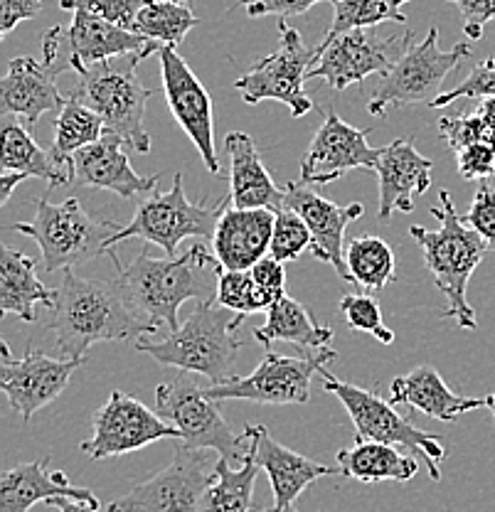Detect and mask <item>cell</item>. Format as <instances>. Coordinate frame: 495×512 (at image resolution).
I'll return each mask as SVG.
<instances>
[{
    "instance_id": "6da1fadb",
    "label": "cell",
    "mask_w": 495,
    "mask_h": 512,
    "mask_svg": "<svg viewBox=\"0 0 495 512\" xmlns=\"http://www.w3.org/2000/svg\"><path fill=\"white\" fill-rule=\"evenodd\" d=\"M116 264V284L133 311L156 328H180L178 311L185 301H217L220 279L225 274L220 259L205 244L195 242L188 252L156 259L143 249L129 266L119 261L116 252L109 254Z\"/></svg>"
},
{
    "instance_id": "7a4b0ae2",
    "label": "cell",
    "mask_w": 495,
    "mask_h": 512,
    "mask_svg": "<svg viewBox=\"0 0 495 512\" xmlns=\"http://www.w3.org/2000/svg\"><path fill=\"white\" fill-rule=\"evenodd\" d=\"M50 328L57 335V350L65 360H84L89 348L111 340L156 335L158 328L143 320L126 301L116 281H99L62 271L57 306Z\"/></svg>"
},
{
    "instance_id": "3957f363",
    "label": "cell",
    "mask_w": 495,
    "mask_h": 512,
    "mask_svg": "<svg viewBox=\"0 0 495 512\" xmlns=\"http://www.w3.org/2000/svg\"><path fill=\"white\" fill-rule=\"evenodd\" d=\"M439 202V207H431V215L439 217V229L412 224L409 234L422 247L424 264H427L429 274L434 276L436 288L449 301L441 318H454L461 330H476V313L466 298L468 281L491 247L456 212L449 190L439 192Z\"/></svg>"
},
{
    "instance_id": "277c9868",
    "label": "cell",
    "mask_w": 495,
    "mask_h": 512,
    "mask_svg": "<svg viewBox=\"0 0 495 512\" xmlns=\"http://www.w3.org/2000/svg\"><path fill=\"white\" fill-rule=\"evenodd\" d=\"M249 316L222 308L217 301L198 303L190 318L165 338H138L136 350L151 355L158 365L175 367L188 375H202L212 384L230 380L237 352L244 348L237 338Z\"/></svg>"
},
{
    "instance_id": "5b68a950",
    "label": "cell",
    "mask_w": 495,
    "mask_h": 512,
    "mask_svg": "<svg viewBox=\"0 0 495 512\" xmlns=\"http://www.w3.org/2000/svg\"><path fill=\"white\" fill-rule=\"evenodd\" d=\"M35 220L13 224V232L25 234L40 247L42 269L67 271L109 254V239L119 232L114 222L94 220L77 197L52 205L45 197L35 200Z\"/></svg>"
},
{
    "instance_id": "8992f818",
    "label": "cell",
    "mask_w": 495,
    "mask_h": 512,
    "mask_svg": "<svg viewBox=\"0 0 495 512\" xmlns=\"http://www.w3.org/2000/svg\"><path fill=\"white\" fill-rule=\"evenodd\" d=\"M163 47L146 40L143 35L129 28L99 18V15L77 10L72 15V23L57 25L47 30L42 42V57L52 74L77 72L84 74L99 64L111 62L114 57H151L161 52Z\"/></svg>"
},
{
    "instance_id": "52a82bcc",
    "label": "cell",
    "mask_w": 495,
    "mask_h": 512,
    "mask_svg": "<svg viewBox=\"0 0 495 512\" xmlns=\"http://www.w3.org/2000/svg\"><path fill=\"white\" fill-rule=\"evenodd\" d=\"M230 197L217 205L205 202H190L183 188V175H175L173 188L168 192H156L138 202L131 222L124 224L114 237L109 239V254L114 247L126 239H143L148 244L161 247L165 256H178V244L183 239H212L220 217L225 215Z\"/></svg>"
},
{
    "instance_id": "ba28073f",
    "label": "cell",
    "mask_w": 495,
    "mask_h": 512,
    "mask_svg": "<svg viewBox=\"0 0 495 512\" xmlns=\"http://www.w3.org/2000/svg\"><path fill=\"white\" fill-rule=\"evenodd\" d=\"M468 57H471L468 42H459L454 50L444 52L439 47V30L431 28L422 42H414L402 60L390 72L382 74L367 101V111L372 116H385L390 109H402V106H429L444 94L446 77Z\"/></svg>"
},
{
    "instance_id": "9c48e42d",
    "label": "cell",
    "mask_w": 495,
    "mask_h": 512,
    "mask_svg": "<svg viewBox=\"0 0 495 512\" xmlns=\"http://www.w3.org/2000/svg\"><path fill=\"white\" fill-rule=\"evenodd\" d=\"M318 375L323 377V389L340 399L345 412L350 414L355 426V441H377V444L402 446L412 453H422L429 466L431 480H441V461L446 458V446L441 436L419 429L412 421L385 402L377 392L355 387V384L338 380L323 367Z\"/></svg>"
},
{
    "instance_id": "30bf717a",
    "label": "cell",
    "mask_w": 495,
    "mask_h": 512,
    "mask_svg": "<svg viewBox=\"0 0 495 512\" xmlns=\"http://www.w3.org/2000/svg\"><path fill=\"white\" fill-rule=\"evenodd\" d=\"M156 412L178 429L188 448L215 451L230 463L242 466L252 446L244 434H234L222 416L220 402L198 387L193 377L183 375L156 387Z\"/></svg>"
},
{
    "instance_id": "8fae6325",
    "label": "cell",
    "mask_w": 495,
    "mask_h": 512,
    "mask_svg": "<svg viewBox=\"0 0 495 512\" xmlns=\"http://www.w3.org/2000/svg\"><path fill=\"white\" fill-rule=\"evenodd\" d=\"M141 62L143 57H131L126 69H114L111 62L99 64V67L79 74L77 89L72 96L97 111L104 121L106 133L119 136L131 151L148 153L151 136L143 126V119H146L151 89L143 87L141 79L136 77V67Z\"/></svg>"
},
{
    "instance_id": "7c38bea8",
    "label": "cell",
    "mask_w": 495,
    "mask_h": 512,
    "mask_svg": "<svg viewBox=\"0 0 495 512\" xmlns=\"http://www.w3.org/2000/svg\"><path fill=\"white\" fill-rule=\"evenodd\" d=\"M217 461L202 448L180 446L170 466L133 485L124 498L109 503L106 512H200L207 490L215 483Z\"/></svg>"
},
{
    "instance_id": "4fadbf2b",
    "label": "cell",
    "mask_w": 495,
    "mask_h": 512,
    "mask_svg": "<svg viewBox=\"0 0 495 512\" xmlns=\"http://www.w3.org/2000/svg\"><path fill=\"white\" fill-rule=\"evenodd\" d=\"M279 37V50L254 64L234 82V87L242 94L244 104L279 101L289 106L294 119H303L308 111H313V101L303 84L308 79V69L316 62V47L311 50L303 45L301 32L291 28L286 20H279Z\"/></svg>"
},
{
    "instance_id": "5bb4252c",
    "label": "cell",
    "mask_w": 495,
    "mask_h": 512,
    "mask_svg": "<svg viewBox=\"0 0 495 512\" xmlns=\"http://www.w3.org/2000/svg\"><path fill=\"white\" fill-rule=\"evenodd\" d=\"M338 352L323 348L301 355H279L266 350L262 365L247 377H230L205 387L217 402L225 399H247L257 404H306L311 399V380Z\"/></svg>"
},
{
    "instance_id": "9a60e30c",
    "label": "cell",
    "mask_w": 495,
    "mask_h": 512,
    "mask_svg": "<svg viewBox=\"0 0 495 512\" xmlns=\"http://www.w3.org/2000/svg\"><path fill=\"white\" fill-rule=\"evenodd\" d=\"M414 32L380 37L370 28L350 30L335 37L330 45L316 47V62L308 69V79H323L330 89L343 92L350 84L365 82L372 74H387L414 45Z\"/></svg>"
},
{
    "instance_id": "2e32d148",
    "label": "cell",
    "mask_w": 495,
    "mask_h": 512,
    "mask_svg": "<svg viewBox=\"0 0 495 512\" xmlns=\"http://www.w3.org/2000/svg\"><path fill=\"white\" fill-rule=\"evenodd\" d=\"M94 436L82 441L79 448L94 461L146 448L163 439H180L178 429L163 419L158 412H151L143 402L129 397L126 392H111L109 402L97 409L92 416Z\"/></svg>"
},
{
    "instance_id": "e0dca14e",
    "label": "cell",
    "mask_w": 495,
    "mask_h": 512,
    "mask_svg": "<svg viewBox=\"0 0 495 512\" xmlns=\"http://www.w3.org/2000/svg\"><path fill=\"white\" fill-rule=\"evenodd\" d=\"M158 57H161L165 101L175 124L188 133L205 168L212 175H220L222 165L215 151V111H212L210 94L175 47H163Z\"/></svg>"
},
{
    "instance_id": "ac0fdd59",
    "label": "cell",
    "mask_w": 495,
    "mask_h": 512,
    "mask_svg": "<svg viewBox=\"0 0 495 512\" xmlns=\"http://www.w3.org/2000/svg\"><path fill=\"white\" fill-rule=\"evenodd\" d=\"M3 362H0V387L8 394V404L15 414L30 421L33 416L55 402L67 389L69 377L82 367L84 360H65L50 357L45 352L28 348L20 357L10 355L8 343H0Z\"/></svg>"
},
{
    "instance_id": "d6986e66",
    "label": "cell",
    "mask_w": 495,
    "mask_h": 512,
    "mask_svg": "<svg viewBox=\"0 0 495 512\" xmlns=\"http://www.w3.org/2000/svg\"><path fill=\"white\" fill-rule=\"evenodd\" d=\"M370 128L345 124L333 109L326 111L321 128L301 160V183L328 185L355 168L375 170L382 148L367 143Z\"/></svg>"
},
{
    "instance_id": "ffe728a7",
    "label": "cell",
    "mask_w": 495,
    "mask_h": 512,
    "mask_svg": "<svg viewBox=\"0 0 495 512\" xmlns=\"http://www.w3.org/2000/svg\"><path fill=\"white\" fill-rule=\"evenodd\" d=\"M284 192V207H289L296 215H301L303 222L311 229L313 256L318 261H326V264L333 266L343 281H353L350 279L348 261H345V229H348L350 222L363 217L365 207L360 202H353V205H335V202L321 197L316 190L301 183V180L298 183L296 180L286 183Z\"/></svg>"
},
{
    "instance_id": "44dd1931",
    "label": "cell",
    "mask_w": 495,
    "mask_h": 512,
    "mask_svg": "<svg viewBox=\"0 0 495 512\" xmlns=\"http://www.w3.org/2000/svg\"><path fill=\"white\" fill-rule=\"evenodd\" d=\"M431 158L422 156L409 136L397 138L395 143L382 148L375 165L380 180V220L387 222L395 212L412 215L417 197L424 195L431 185Z\"/></svg>"
},
{
    "instance_id": "7402d4cb",
    "label": "cell",
    "mask_w": 495,
    "mask_h": 512,
    "mask_svg": "<svg viewBox=\"0 0 495 512\" xmlns=\"http://www.w3.org/2000/svg\"><path fill=\"white\" fill-rule=\"evenodd\" d=\"M244 436L249 439L257 466L269 476L271 490H274V508L281 510L296 505L298 495L308 485L335 473L333 466H323V463L311 461V458L279 444L262 424H247Z\"/></svg>"
},
{
    "instance_id": "603a6c76",
    "label": "cell",
    "mask_w": 495,
    "mask_h": 512,
    "mask_svg": "<svg viewBox=\"0 0 495 512\" xmlns=\"http://www.w3.org/2000/svg\"><path fill=\"white\" fill-rule=\"evenodd\" d=\"M126 143L114 133H104L97 143L82 148L74 156V183L82 188L109 190L114 195L133 200L136 195L151 192L161 175H138L126 156Z\"/></svg>"
},
{
    "instance_id": "cb8c5ba5",
    "label": "cell",
    "mask_w": 495,
    "mask_h": 512,
    "mask_svg": "<svg viewBox=\"0 0 495 512\" xmlns=\"http://www.w3.org/2000/svg\"><path fill=\"white\" fill-rule=\"evenodd\" d=\"M274 210H239L227 205L212 237V252L225 271H252L269 254Z\"/></svg>"
},
{
    "instance_id": "d4e9b609",
    "label": "cell",
    "mask_w": 495,
    "mask_h": 512,
    "mask_svg": "<svg viewBox=\"0 0 495 512\" xmlns=\"http://www.w3.org/2000/svg\"><path fill=\"white\" fill-rule=\"evenodd\" d=\"M67 104V96L60 94L55 74L45 62L35 57H13L8 64L3 82H0V111L5 116H20L28 124H35L47 111L60 114Z\"/></svg>"
},
{
    "instance_id": "484cf974",
    "label": "cell",
    "mask_w": 495,
    "mask_h": 512,
    "mask_svg": "<svg viewBox=\"0 0 495 512\" xmlns=\"http://www.w3.org/2000/svg\"><path fill=\"white\" fill-rule=\"evenodd\" d=\"M227 156H230V205L239 210H274L284 207L286 192L276 188L274 178L266 170L254 146L252 136L244 131H230L225 138Z\"/></svg>"
},
{
    "instance_id": "4316f807",
    "label": "cell",
    "mask_w": 495,
    "mask_h": 512,
    "mask_svg": "<svg viewBox=\"0 0 495 512\" xmlns=\"http://www.w3.org/2000/svg\"><path fill=\"white\" fill-rule=\"evenodd\" d=\"M50 456L42 461L20 463L0 478V512H28L37 503H50L55 498H74L99 503L89 488H74L62 471L52 473Z\"/></svg>"
},
{
    "instance_id": "83f0119b",
    "label": "cell",
    "mask_w": 495,
    "mask_h": 512,
    "mask_svg": "<svg viewBox=\"0 0 495 512\" xmlns=\"http://www.w3.org/2000/svg\"><path fill=\"white\" fill-rule=\"evenodd\" d=\"M390 402L407 404L439 421H456L461 414L473 412V409L491 407V397L473 399L451 392L441 380L439 370L431 365L414 367L407 375L397 377L390 384Z\"/></svg>"
},
{
    "instance_id": "f1b7e54d",
    "label": "cell",
    "mask_w": 495,
    "mask_h": 512,
    "mask_svg": "<svg viewBox=\"0 0 495 512\" xmlns=\"http://www.w3.org/2000/svg\"><path fill=\"white\" fill-rule=\"evenodd\" d=\"M57 306V291L37 279L33 256L0 247V313H15L25 323H35V306Z\"/></svg>"
},
{
    "instance_id": "f546056e",
    "label": "cell",
    "mask_w": 495,
    "mask_h": 512,
    "mask_svg": "<svg viewBox=\"0 0 495 512\" xmlns=\"http://www.w3.org/2000/svg\"><path fill=\"white\" fill-rule=\"evenodd\" d=\"M0 138H3V153H0L3 173H23L28 178L47 180L50 190L74 183V175L57 163L52 151L35 143V138L30 136L28 128L20 126V121L5 119Z\"/></svg>"
},
{
    "instance_id": "4dcf8cb0",
    "label": "cell",
    "mask_w": 495,
    "mask_h": 512,
    "mask_svg": "<svg viewBox=\"0 0 495 512\" xmlns=\"http://www.w3.org/2000/svg\"><path fill=\"white\" fill-rule=\"evenodd\" d=\"M252 335L266 350L274 343H291L298 345L301 352H313L328 348L333 330L326 325H318L303 303L284 296L266 311V323Z\"/></svg>"
},
{
    "instance_id": "1f68e13d",
    "label": "cell",
    "mask_w": 495,
    "mask_h": 512,
    "mask_svg": "<svg viewBox=\"0 0 495 512\" xmlns=\"http://www.w3.org/2000/svg\"><path fill=\"white\" fill-rule=\"evenodd\" d=\"M338 473L360 483H382V480L407 483L419 473V463L414 461V456L399 451V446L355 441L353 448L338 451Z\"/></svg>"
},
{
    "instance_id": "d6a6232c",
    "label": "cell",
    "mask_w": 495,
    "mask_h": 512,
    "mask_svg": "<svg viewBox=\"0 0 495 512\" xmlns=\"http://www.w3.org/2000/svg\"><path fill=\"white\" fill-rule=\"evenodd\" d=\"M104 133L106 126L97 111L82 104L77 96H67L65 109L55 119V141H52L50 151L57 163L74 175V156L82 148L97 143Z\"/></svg>"
},
{
    "instance_id": "836d02e7",
    "label": "cell",
    "mask_w": 495,
    "mask_h": 512,
    "mask_svg": "<svg viewBox=\"0 0 495 512\" xmlns=\"http://www.w3.org/2000/svg\"><path fill=\"white\" fill-rule=\"evenodd\" d=\"M257 458L249 451L242 466L232 468L227 458L217 461L215 483L207 490L200 512H252L254 480H257Z\"/></svg>"
},
{
    "instance_id": "e575fe53",
    "label": "cell",
    "mask_w": 495,
    "mask_h": 512,
    "mask_svg": "<svg viewBox=\"0 0 495 512\" xmlns=\"http://www.w3.org/2000/svg\"><path fill=\"white\" fill-rule=\"evenodd\" d=\"M345 261L353 284H360L367 293L382 291L397 279V261L390 244L372 234H360L345 247Z\"/></svg>"
},
{
    "instance_id": "d590c367",
    "label": "cell",
    "mask_w": 495,
    "mask_h": 512,
    "mask_svg": "<svg viewBox=\"0 0 495 512\" xmlns=\"http://www.w3.org/2000/svg\"><path fill=\"white\" fill-rule=\"evenodd\" d=\"M200 18L185 3H165V0H143L133 23V32L161 47H178L188 32L198 28Z\"/></svg>"
},
{
    "instance_id": "8d00e7d4",
    "label": "cell",
    "mask_w": 495,
    "mask_h": 512,
    "mask_svg": "<svg viewBox=\"0 0 495 512\" xmlns=\"http://www.w3.org/2000/svg\"><path fill=\"white\" fill-rule=\"evenodd\" d=\"M409 0H335L333 23L323 37L321 45H330L335 37L350 30L375 28L380 23H407L402 5Z\"/></svg>"
},
{
    "instance_id": "74e56055",
    "label": "cell",
    "mask_w": 495,
    "mask_h": 512,
    "mask_svg": "<svg viewBox=\"0 0 495 512\" xmlns=\"http://www.w3.org/2000/svg\"><path fill=\"white\" fill-rule=\"evenodd\" d=\"M311 244V229L303 222V217L296 215L289 207H281L274 220V237H271L269 256L286 264V261H296L306 249H311Z\"/></svg>"
},
{
    "instance_id": "f35d334b",
    "label": "cell",
    "mask_w": 495,
    "mask_h": 512,
    "mask_svg": "<svg viewBox=\"0 0 495 512\" xmlns=\"http://www.w3.org/2000/svg\"><path fill=\"white\" fill-rule=\"evenodd\" d=\"M340 311L353 330L372 335L382 345L395 343V333L382 323V308L370 293H348V296L340 298Z\"/></svg>"
},
{
    "instance_id": "ab89813d",
    "label": "cell",
    "mask_w": 495,
    "mask_h": 512,
    "mask_svg": "<svg viewBox=\"0 0 495 512\" xmlns=\"http://www.w3.org/2000/svg\"><path fill=\"white\" fill-rule=\"evenodd\" d=\"M436 128H439V136L444 138V143L454 153L466 146H473V143L495 146V131L478 116V111H461L456 116H441Z\"/></svg>"
},
{
    "instance_id": "60d3db41",
    "label": "cell",
    "mask_w": 495,
    "mask_h": 512,
    "mask_svg": "<svg viewBox=\"0 0 495 512\" xmlns=\"http://www.w3.org/2000/svg\"><path fill=\"white\" fill-rule=\"evenodd\" d=\"M217 303L227 311L252 316V313L264 311L259 303L257 284L252 279V271H225L220 279V291H217Z\"/></svg>"
},
{
    "instance_id": "b9f144b4",
    "label": "cell",
    "mask_w": 495,
    "mask_h": 512,
    "mask_svg": "<svg viewBox=\"0 0 495 512\" xmlns=\"http://www.w3.org/2000/svg\"><path fill=\"white\" fill-rule=\"evenodd\" d=\"M495 94V57L478 62L476 67L468 72L466 79H461L454 89L444 92L439 99L431 101V109H441V106L454 104L456 99H486Z\"/></svg>"
},
{
    "instance_id": "7bdbcfd3",
    "label": "cell",
    "mask_w": 495,
    "mask_h": 512,
    "mask_svg": "<svg viewBox=\"0 0 495 512\" xmlns=\"http://www.w3.org/2000/svg\"><path fill=\"white\" fill-rule=\"evenodd\" d=\"M57 5L62 10H72V13L87 10V13L111 20V23L121 25V28L133 30L143 0H57Z\"/></svg>"
},
{
    "instance_id": "ee69618b",
    "label": "cell",
    "mask_w": 495,
    "mask_h": 512,
    "mask_svg": "<svg viewBox=\"0 0 495 512\" xmlns=\"http://www.w3.org/2000/svg\"><path fill=\"white\" fill-rule=\"evenodd\" d=\"M252 279L257 284L259 303L264 311H269L276 301L286 296V269L279 259L274 256H264L257 266L252 269Z\"/></svg>"
},
{
    "instance_id": "f6af8a7d",
    "label": "cell",
    "mask_w": 495,
    "mask_h": 512,
    "mask_svg": "<svg viewBox=\"0 0 495 512\" xmlns=\"http://www.w3.org/2000/svg\"><path fill=\"white\" fill-rule=\"evenodd\" d=\"M463 220L486 239L488 247L495 249V188H491L488 183H481Z\"/></svg>"
},
{
    "instance_id": "bcb514c9",
    "label": "cell",
    "mask_w": 495,
    "mask_h": 512,
    "mask_svg": "<svg viewBox=\"0 0 495 512\" xmlns=\"http://www.w3.org/2000/svg\"><path fill=\"white\" fill-rule=\"evenodd\" d=\"M456 168L463 180H486L495 175V146L473 143L456 151Z\"/></svg>"
},
{
    "instance_id": "7dc6e473",
    "label": "cell",
    "mask_w": 495,
    "mask_h": 512,
    "mask_svg": "<svg viewBox=\"0 0 495 512\" xmlns=\"http://www.w3.org/2000/svg\"><path fill=\"white\" fill-rule=\"evenodd\" d=\"M461 10L463 32L468 40H481L488 23H495V0H449Z\"/></svg>"
},
{
    "instance_id": "c3c4849f",
    "label": "cell",
    "mask_w": 495,
    "mask_h": 512,
    "mask_svg": "<svg viewBox=\"0 0 495 512\" xmlns=\"http://www.w3.org/2000/svg\"><path fill=\"white\" fill-rule=\"evenodd\" d=\"M318 3H335V0H244V10L249 18H262V15H279V18H294L303 15Z\"/></svg>"
},
{
    "instance_id": "681fc988",
    "label": "cell",
    "mask_w": 495,
    "mask_h": 512,
    "mask_svg": "<svg viewBox=\"0 0 495 512\" xmlns=\"http://www.w3.org/2000/svg\"><path fill=\"white\" fill-rule=\"evenodd\" d=\"M42 13V0H0V37H8L23 20Z\"/></svg>"
},
{
    "instance_id": "f907efd6",
    "label": "cell",
    "mask_w": 495,
    "mask_h": 512,
    "mask_svg": "<svg viewBox=\"0 0 495 512\" xmlns=\"http://www.w3.org/2000/svg\"><path fill=\"white\" fill-rule=\"evenodd\" d=\"M47 508H57L60 512H99V503L74 498H55L47 503Z\"/></svg>"
},
{
    "instance_id": "816d5d0a",
    "label": "cell",
    "mask_w": 495,
    "mask_h": 512,
    "mask_svg": "<svg viewBox=\"0 0 495 512\" xmlns=\"http://www.w3.org/2000/svg\"><path fill=\"white\" fill-rule=\"evenodd\" d=\"M23 180H30V178H28V175H23V173H3V175H0V205H5V202L13 197V190L18 188Z\"/></svg>"
},
{
    "instance_id": "f5cc1de1",
    "label": "cell",
    "mask_w": 495,
    "mask_h": 512,
    "mask_svg": "<svg viewBox=\"0 0 495 512\" xmlns=\"http://www.w3.org/2000/svg\"><path fill=\"white\" fill-rule=\"evenodd\" d=\"M476 111H478V116H481V119L495 131V94L481 99V104H478Z\"/></svg>"
},
{
    "instance_id": "db71d44e",
    "label": "cell",
    "mask_w": 495,
    "mask_h": 512,
    "mask_svg": "<svg viewBox=\"0 0 495 512\" xmlns=\"http://www.w3.org/2000/svg\"><path fill=\"white\" fill-rule=\"evenodd\" d=\"M252 512H298L296 510V505H289V508H262V505H259V508H257V505H254V508H252Z\"/></svg>"
},
{
    "instance_id": "11a10c76",
    "label": "cell",
    "mask_w": 495,
    "mask_h": 512,
    "mask_svg": "<svg viewBox=\"0 0 495 512\" xmlns=\"http://www.w3.org/2000/svg\"><path fill=\"white\" fill-rule=\"evenodd\" d=\"M491 409H493V419H495V394H491Z\"/></svg>"
},
{
    "instance_id": "9f6ffc18",
    "label": "cell",
    "mask_w": 495,
    "mask_h": 512,
    "mask_svg": "<svg viewBox=\"0 0 495 512\" xmlns=\"http://www.w3.org/2000/svg\"><path fill=\"white\" fill-rule=\"evenodd\" d=\"M165 3H185V5H188V0H165Z\"/></svg>"
},
{
    "instance_id": "6f0895ef",
    "label": "cell",
    "mask_w": 495,
    "mask_h": 512,
    "mask_svg": "<svg viewBox=\"0 0 495 512\" xmlns=\"http://www.w3.org/2000/svg\"><path fill=\"white\" fill-rule=\"evenodd\" d=\"M239 3H244V0H237V5H239Z\"/></svg>"
}]
</instances>
